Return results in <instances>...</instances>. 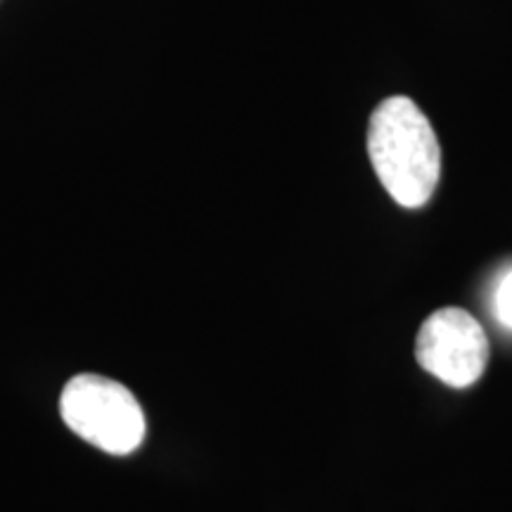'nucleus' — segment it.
Listing matches in <instances>:
<instances>
[{
    "instance_id": "nucleus-1",
    "label": "nucleus",
    "mask_w": 512,
    "mask_h": 512,
    "mask_svg": "<svg viewBox=\"0 0 512 512\" xmlns=\"http://www.w3.org/2000/svg\"><path fill=\"white\" fill-rule=\"evenodd\" d=\"M368 157L382 188L396 204L420 209L441 176V150L430 119L406 95L375 107L368 124Z\"/></svg>"
},
{
    "instance_id": "nucleus-2",
    "label": "nucleus",
    "mask_w": 512,
    "mask_h": 512,
    "mask_svg": "<svg viewBox=\"0 0 512 512\" xmlns=\"http://www.w3.org/2000/svg\"><path fill=\"white\" fill-rule=\"evenodd\" d=\"M60 413L69 430L112 456H128L145 439L143 408L131 389L112 377H72L62 389Z\"/></svg>"
},
{
    "instance_id": "nucleus-3",
    "label": "nucleus",
    "mask_w": 512,
    "mask_h": 512,
    "mask_svg": "<svg viewBox=\"0 0 512 512\" xmlns=\"http://www.w3.org/2000/svg\"><path fill=\"white\" fill-rule=\"evenodd\" d=\"M415 358L422 370L448 387L465 389L484 375L489 363V337L472 313L446 306L422 323Z\"/></svg>"
},
{
    "instance_id": "nucleus-4",
    "label": "nucleus",
    "mask_w": 512,
    "mask_h": 512,
    "mask_svg": "<svg viewBox=\"0 0 512 512\" xmlns=\"http://www.w3.org/2000/svg\"><path fill=\"white\" fill-rule=\"evenodd\" d=\"M491 309H494L498 325L512 332V268L496 280L494 294H491Z\"/></svg>"
}]
</instances>
